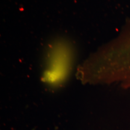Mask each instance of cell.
<instances>
[{
    "instance_id": "cell-1",
    "label": "cell",
    "mask_w": 130,
    "mask_h": 130,
    "mask_svg": "<svg viewBox=\"0 0 130 130\" xmlns=\"http://www.w3.org/2000/svg\"><path fill=\"white\" fill-rule=\"evenodd\" d=\"M108 51L109 76L130 84V24Z\"/></svg>"
},
{
    "instance_id": "cell-2",
    "label": "cell",
    "mask_w": 130,
    "mask_h": 130,
    "mask_svg": "<svg viewBox=\"0 0 130 130\" xmlns=\"http://www.w3.org/2000/svg\"><path fill=\"white\" fill-rule=\"evenodd\" d=\"M72 56L69 46L58 42L50 49L47 68L43 80L51 86H57L64 81L69 72Z\"/></svg>"
}]
</instances>
